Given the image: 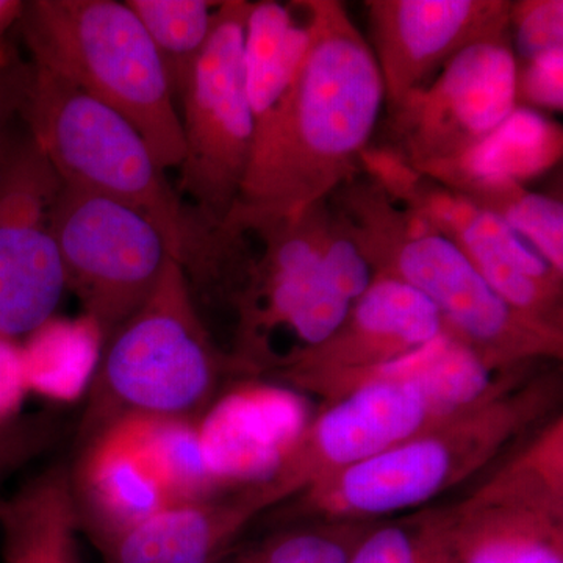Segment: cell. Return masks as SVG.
<instances>
[{
    "label": "cell",
    "mask_w": 563,
    "mask_h": 563,
    "mask_svg": "<svg viewBox=\"0 0 563 563\" xmlns=\"http://www.w3.org/2000/svg\"><path fill=\"white\" fill-rule=\"evenodd\" d=\"M361 169L388 198L450 240L504 302L529 320L563 332V276L509 225L418 172L391 147H366Z\"/></svg>",
    "instance_id": "11"
},
{
    "label": "cell",
    "mask_w": 563,
    "mask_h": 563,
    "mask_svg": "<svg viewBox=\"0 0 563 563\" xmlns=\"http://www.w3.org/2000/svg\"><path fill=\"white\" fill-rule=\"evenodd\" d=\"M517 55L509 35L472 44L388 111L393 151L424 168L472 150L517 107Z\"/></svg>",
    "instance_id": "13"
},
{
    "label": "cell",
    "mask_w": 563,
    "mask_h": 563,
    "mask_svg": "<svg viewBox=\"0 0 563 563\" xmlns=\"http://www.w3.org/2000/svg\"><path fill=\"white\" fill-rule=\"evenodd\" d=\"M31 76V63L0 49V141L14 128V121L21 120Z\"/></svg>",
    "instance_id": "33"
},
{
    "label": "cell",
    "mask_w": 563,
    "mask_h": 563,
    "mask_svg": "<svg viewBox=\"0 0 563 563\" xmlns=\"http://www.w3.org/2000/svg\"><path fill=\"white\" fill-rule=\"evenodd\" d=\"M443 331L442 314L424 296L401 282L374 276L339 329L274 377L329 404L355 377L420 350Z\"/></svg>",
    "instance_id": "15"
},
{
    "label": "cell",
    "mask_w": 563,
    "mask_h": 563,
    "mask_svg": "<svg viewBox=\"0 0 563 563\" xmlns=\"http://www.w3.org/2000/svg\"><path fill=\"white\" fill-rule=\"evenodd\" d=\"M147 32L179 99L192 66L207 46L220 2L209 0H125Z\"/></svg>",
    "instance_id": "26"
},
{
    "label": "cell",
    "mask_w": 563,
    "mask_h": 563,
    "mask_svg": "<svg viewBox=\"0 0 563 563\" xmlns=\"http://www.w3.org/2000/svg\"><path fill=\"white\" fill-rule=\"evenodd\" d=\"M32 65L21 120L63 185L146 211L196 282L209 266L213 231L180 201L132 122L49 69Z\"/></svg>",
    "instance_id": "5"
},
{
    "label": "cell",
    "mask_w": 563,
    "mask_h": 563,
    "mask_svg": "<svg viewBox=\"0 0 563 563\" xmlns=\"http://www.w3.org/2000/svg\"><path fill=\"white\" fill-rule=\"evenodd\" d=\"M365 7L387 110L459 52L509 35V0H369Z\"/></svg>",
    "instance_id": "16"
},
{
    "label": "cell",
    "mask_w": 563,
    "mask_h": 563,
    "mask_svg": "<svg viewBox=\"0 0 563 563\" xmlns=\"http://www.w3.org/2000/svg\"><path fill=\"white\" fill-rule=\"evenodd\" d=\"M295 5L274 0L251 2L244 25L243 73L254 121L277 106L301 68L310 44V22Z\"/></svg>",
    "instance_id": "23"
},
{
    "label": "cell",
    "mask_w": 563,
    "mask_h": 563,
    "mask_svg": "<svg viewBox=\"0 0 563 563\" xmlns=\"http://www.w3.org/2000/svg\"><path fill=\"white\" fill-rule=\"evenodd\" d=\"M459 563H563V418L442 507Z\"/></svg>",
    "instance_id": "10"
},
{
    "label": "cell",
    "mask_w": 563,
    "mask_h": 563,
    "mask_svg": "<svg viewBox=\"0 0 563 563\" xmlns=\"http://www.w3.org/2000/svg\"><path fill=\"white\" fill-rule=\"evenodd\" d=\"M103 344L106 335L90 314H54L21 340L29 393L57 404H73L87 396Z\"/></svg>",
    "instance_id": "22"
},
{
    "label": "cell",
    "mask_w": 563,
    "mask_h": 563,
    "mask_svg": "<svg viewBox=\"0 0 563 563\" xmlns=\"http://www.w3.org/2000/svg\"><path fill=\"white\" fill-rule=\"evenodd\" d=\"M352 384L350 393L325 404L313 421L299 429L282 455L269 481L285 501L453 415L413 379L385 368L363 374Z\"/></svg>",
    "instance_id": "14"
},
{
    "label": "cell",
    "mask_w": 563,
    "mask_h": 563,
    "mask_svg": "<svg viewBox=\"0 0 563 563\" xmlns=\"http://www.w3.org/2000/svg\"><path fill=\"white\" fill-rule=\"evenodd\" d=\"M310 44L290 88L255 122L239 201L220 229L296 220L362 173L385 103L368 41L339 0H302Z\"/></svg>",
    "instance_id": "1"
},
{
    "label": "cell",
    "mask_w": 563,
    "mask_h": 563,
    "mask_svg": "<svg viewBox=\"0 0 563 563\" xmlns=\"http://www.w3.org/2000/svg\"><path fill=\"white\" fill-rule=\"evenodd\" d=\"M198 420L139 415L106 429H113L147 463L172 504H185L224 492L203 457Z\"/></svg>",
    "instance_id": "24"
},
{
    "label": "cell",
    "mask_w": 563,
    "mask_h": 563,
    "mask_svg": "<svg viewBox=\"0 0 563 563\" xmlns=\"http://www.w3.org/2000/svg\"><path fill=\"white\" fill-rule=\"evenodd\" d=\"M347 563H459L442 507L369 526Z\"/></svg>",
    "instance_id": "28"
},
{
    "label": "cell",
    "mask_w": 563,
    "mask_h": 563,
    "mask_svg": "<svg viewBox=\"0 0 563 563\" xmlns=\"http://www.w3.org/2000/svg\"><path fill=\"white\" fill-rule=\"evenodd\" d=\"M240 377L202 321L176 258L139 309L107 336L81 417L84 442L128 417L201 418Z\"/></svg>",
    "instance_id": "4"
},
{
    "label": "cell",
    "mask_w": 563,
    "mask_h": 563,
    "mask_svg": "<svg viewBox=\"0 0 563 563\" xmlns=\"http://www.w3.org/2000/svg\"><path fill=\"white\" fill-rule=\"evenodd\" d=\"M29 395L21 342L0 336V424L21 417Z\"/></svg>",
    "instance_id": "32"
},
{
    "label": "cell",
    "mask_w": 563,
    "mask_h": 563,
    "mask_svg": "<svg viewBox=\"0 0 563 563\" xmlns=\"http://www.w3.org/2000/svg\"><path fill=\"white\" fill-rule=\"evenodd\" d=\"M52 228L66 288L98 321L106 340L150 298L168 263L177 261L154 218L98 192L62 184Z\"/></svg>",
    "instance_id": "9"
},
{
    "label": "cell",
    "mask_w": 563,
    "mask_h": 563,
    "mask_svg": "<svg viewBox=\"0 0 563 563\" xmlns=\"http://www.w3.org/2000/svg\"><path fill=\"white\" fill-rule=\"evenodd\" d=\"M24 9L25 2L21 0H0V40L20 22Z\"/></svg>",
    "instance_id": "34"
},
{
    "label": "cell",
    "mask_w": 563,
    "mask_h": 563,
    "mask_svg": "<svg viewBox=\"0 0 563 563\" xmlns=\"http://www.w3.org/2000/svg\"><path fill=\"white\" fill-rule=\"evenodd\" d=\"M517 106L561 113L563 109V46L544 51L528 60L517 62L515 79Z\"/></svg>",
    "instance_id": "30"
},
{
    "label": "cell",
    "mask_w": 563,
    "mask_h": 563,
    "mask_svg": "<svg viewBox=\"0 0 563 563\" xmlns=\"http://www.w3.org/2000/svg\"><path fill=\"white\" fill-rule=\"evenodd\" d=\"M509 33L517 47V62L563 46L562 0L510 2Z\"/></svg>",
    "instance_id": "29"
},
{
    "label": "cell",
    "mask_w": 563,
    "mask_h": 563,
    "mask_svg": "<svg viewBox=\"0 0 563 563\" xmlns=\"http://www.w3.org/2000/svg\"><path fill=\"white\" fill-rule=\"evenodd\" d=\"M374 521L285 523L257 542L233 548L218 563H347Z\"/></svg>",
    "instance_id": "27"
},
{
    "label": "cell",
    "mask_w": 563,
    "mask_h": 563,
    "mask_svg": "<svg viewBox=\"0 0 563 563\" xmlns=\"http://www.w3.org/2000/svg\"><path fill=\"white\" fill-rule=\"evenodd\" d=\"M18 25L33 65L117 110L150 144L163 169L185 146L168 74L136 14L118 0H33Z\"/></svg>",
    "instance_id": "6"
},
{
    "label": "cell",
    "mask_w": 563,
    "mask_h": 563,
    "mask_svg": "<svg viewBox=\"0 0 563 563\" xmlns=\"http://www.w3.org/2000/svg\"><path fill=\"white\" fill-rule=\"evenodd\" d=\"M69 472L49 470L0 499L3 563H79Z\"/></svg>",
    "instance_id": "21"
},
{
    "label": "cell",
    "mask_w": 563,
    "mask_h": 563,
    "mask_svg": "<svg viewBox=\"0 0 563 563\" xmlns=\"http://www.w3.org/2000/svg\"><path fill=\"white\" fill-rule=\"evenodd\" d=\"M62 181L25 129L0 141V336L54 317L66 288L52 211Z\"/></svg>",
    "instance_id": "12"
},
{
    "label": "cell",
    "mask_w": 563,
    "mask_h": 563,
    "mask_svg": "<svg viewBox=\"0 0 563 563\" xmlns=\"http://www.w3.org/2000/svg\"><path fill=\"white\" fill-rule=\"evenodd\" d=\"M251 2H220L213 31L179 95L185 154L181 196L207 229H220L239 201L255 121L243 73L244 25Z\"/></svg>",
    "instance_id": "8"
},
{
    "label": "cell",
    "mask_w": 563,
    "mask_h": 563,
    "mask_svg": "<svg viewBox=\"0 0 563 563\" xmlns=\"http://www.w3.org/2000/svg\"><path fill=\"white\" fill-rule=\"evenodd\" d=\"M198 428L207 466L224 490L269 479L295 439L282 435L290 432L279 422V398L266 388L222 391Z\"/></svg>",
    "instance_id": "19"
},
{
    "label": "cell",
    "mask_w": 563,
    "mask_h": 563,
    "mask_svg": "<svg viewBox=\"0 0 563 563\" xmlns=\"http://www.w3.org/2000/svg\"><path fill=\"white\" fill-rule=\"evenodd\" d=\"M562 155V125L540 111L517 106L472 150L418 172L444 187L468 180H514L526 185L553 169Z\"/></svg>",
    "instance_id": "20"
},
{
    "label": "cell",
    "mask_w": 563,
    "mask_h": 563,
    "mask_svg": "<svg viewBox=\"0 0 563 563\" xmlns=\"http://www.w3.org/2000/svg\"><path fill=\"white\" fill-rule=\"evenodd\" d=\"M284 501L266 479L173 504L99 551L106 563H218L258 515Z\"/></svg>",
    "instance_id": "17"
},
{
    "label": "cell",
    "mask_w": 563,
    "mask_h": 563,
    "mask_svg": "<svg viewBox=\"0 0 563 563\" xmlns=\"http://www.w3.org/2000/svg\"><path fill=\"white\" fill-rule=\"evenodd\" d=\"M69 485L79 529L98 550L173 506L147 463L113 429L85 442Z\"/></svg>",
    "instance_id": "18"
},
{
    "label": "cell",
    "mask_w": 563,
    "mask_h": 563,
    "mask_svg": "<svg viewBox=\"0 0 563 563\" xmlns=\"http://www.w3.org/2000/svg\"><path fill=\"white\" fill-rule=\"evenodd\" d=\"M451 190L509 225L555 273L563 276V206L514 180L461 181Z\"/></svg>",
    "instance_id": "25"
},
{
    "label": "cell",
    "mask_w": 563,
    "mask_h": 563,
    "mask_svg": "<svg viewBox=\"0 0 563 563\" xmlns=\"http://www.w3.org/2000/svg\"><path fill=\"white\" fill-rule=\"evenodd\" d=\"M374 276L401 282L442 314L488 365L510 372L561 361L563 332L544 328L504 302L468 258L424 218L358 174L329 198Z\"/></svg>",
    "instance_id": "3"
},
{
    "label": "cell",
    "mask_w": 563,
    "mask_h": 563,
    "mask_svg": "<svg viewBox=\"0 0 563 563\" xmlns=\"http://www.w3.org/2000/svg\"><path fill=\"white\" fill-rule=\"evenodd\" d=\"M57 437V422L47 415H21L0 424V483L44 453Z\"/></svg>",
    "instance_id": "31"
},
{
    "label": "cell",
    "mask_w": 563,
    "mask_h": 563,
    "mask_svg": "<svg viewBox=\"0 0 563 563\" xmlns=\"http://www.w3.org/2000/svg\"><path fill=\"white\" fill-rule=\"evenodd\" d=\"M531 366L479 402L310 485L284 503L280 520H385L465 483L523 433L550 420L561 401V376H529Z\"/></svg>",
    "instance_id": "2"
},
{
    "label": "cell",
    "mask_w": 563,
    "mask_h": 563,
    "mask_svg": "<svg viewBox=\"0 0 563 563\" xmlns=\"http://www.w3.org/2000/svg\"><path fill=\"white\" fill-rule=\"evenodd\" d=\"M329 201L296 220L269 222L242 235L239 284L231 302L235 339L229 352L243 379L284 372L320 346L342 324L352 301L333 284L322 262Z\"/></svg>",
    "instance_id": "7"
}]
</instances>
